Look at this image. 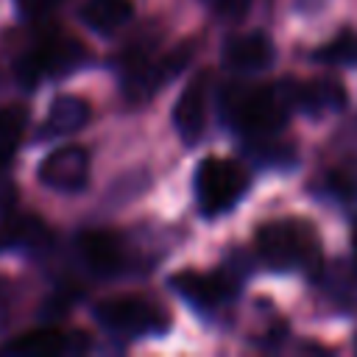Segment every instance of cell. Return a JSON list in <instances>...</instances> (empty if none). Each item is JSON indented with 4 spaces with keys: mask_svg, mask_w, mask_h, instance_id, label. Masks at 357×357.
<instances>
[{
    "mask_svg": "<svg viewBox=\"0 0 357 357\" xmlns=\"http://www.w3.org/2000/svg\"><path fill=\"white\" fill-rule=\"evenodd\" d=\"M223 114L229 126L248 137H273L287 123L293 106L284 81L279 84H229L220 95Z\"/></svg>",
    "mask_w": 357,
    "mask_h": 357,
    "instance_id": "1",
    "label": "cell"
},
{
    "mask_svg": "<svg viewBox=\"0 0 357 357\" xmlns=\"http://www.w3.org/2000/svg\"><path fill=\"white\" fill-rule=\"evenodd\" d=\"M273 59H276V47L271 42V36H265L262 31L234 33L223 42V64L229 70L257 73V70L271 67Z\"/></svg>",
    "mask_w": 357,
    "mask_h": 357,
    "instance_id": "11",
    "label": "cell"
},
{
    "mask_svg": "<svg viewBox=\"0 0 357 357\" xmlns=\"http://www.w3.org/2000/svg\"><path fill=\"white\" fill-rule=\"evenodd\" d=\"M86 349L84 337L75 335H64L59 329H36V332H25L14 340H8L3 346L6 354L14 357H56V354H73Z\"/></svg>",
    "mask_w": 357,
    "mask_h": 357,
    "instance_id": "12",
    "label": "cell"
},
{
    "mask_svg": "<svg viewBox=\"0 0 357 357\" xmlns=\"http://www.w3.org/2000/svg\"><path fill=\"white\" fill-rule=\"evenodd\" d=\"M190 59V50L187 53H173L167 59H151L148 53H126L123 61H120V70H123V92L131 98V100H145L148 95L156 92V86H162L167 78H173L184 61Z\"/></svg>",
    "mask_w": 357,
    "mask_h": 357,
    "instance_id": "6",
    "label": "cell"
},
{
    "mask_svg": "<svg viewBox=\"0 0 357 357\" xmlns=\"http://www.w3.org/2000/svg\"><path fill=\"white\" fill-rule=\"evenodd\" d=\"M89 120V103L78 95H59L45 117L42 137H67L78 128H84Z\"/></svg>",
    "mask_w": 357,
    "mask_h": 357,
    "instance_id": "14",
    "label": "cell"
},
{
    "mask_svg": "<svg viewBox=\"0 0 357 357\" xmlns=\"http://www.w3.org/2000/svg\"><path fill=\"white\" fill-rule=\"evenodd\" d=\"M78 14L89 31L114 33L134 17V3L131 0H86Z\"/></svg>",
    "mask_w": 357,
    "mask_h": 357,
    "instance_id": "15",
    "label": "cell"
},
{
    "mask_svg": "<svg viewBox=\"0 0 357 357\" xmlns=\"http://www.w3.org/2000/svg\"><path fill=\"white\" fill-rule=\"evenodd\" d=\"M212 3H215L218 11H223V14H229V17H240V14H245L248 6H251V0H212Z\"/></svg>",
    "mask_w": 357,
    "mask_h": 357,
    "instance_id": "21",
    "label": "cell"
},
{
    "mask_svg": "<svg viewBox=\"0 0 357 357\" xmlns=\"http://www.w3.org/2000/svg\"><path fill=\"white\" fill-rule=\"evenodd\" d=\"M59 6H61V0H17V8H20L25 17H31V20L47 17V14L56 11Z\"/></svg>",
    "mask_w": 357,
    "mask_h": 357,
    "instance_id": "20",
    "label": "cell"
},
{
    "mask_svg": "<svg viewBox=\"0 0 357 357\" xmlns=\"http://www.w3.org/2000/svg\"><path fill=\"white\" fill-rule=\"evenodd\" d=\"M47 237H50V231L42 223V218H36V215H17V218H11L8 223L0 226V251L33 248V245L47 243Z\"/></svg>",
    "mask_w": 357,
    "mask_h": 357,
    "instance_id": "16",
    "label": "cell"
},
{
    "mask_svg": "<svg viewBox=\"0 0 357 357\" xmlns=\"http://www.w3.org/2000/svg\"><path fill=\"white\" fill-rule=\"evenodd\" d=\"M257 254L271 271L318 268L321 243L304 220H271L257 231Z\"/></svg>",
    "mask_w": 357,
    "mask_h": 357,
    "instance_id": "2",
    "label": "cell"
},
{
    "mask_svg": "<svg viewBox=\"0 0 357 357\" xmlns=\"http://www.w3.org/2000/svg\"><path fill=\"white\" fill-rule=\"evenodd\" d=\"M39 181L56 192H78L89 178V153L81 145H64L50 151L39 162Z\"/></svg>",
    "mask_w": 357,
    "mask_h": 357,
    "instance_id": "8",
    "label": "cell"
},
{
    "mask_svg": "<svg viewBox=\"0 0 357 357\" xmlns=\"http://www.w3.org/2000/svg\"><path fill=\"white\" fill-rule=\"evenodd\" d=\"M25 126H28V114L22 106H3L0 109V173L8 170Z\"/></svg>",
    "mask_w": 357,
    "mask_h": 357,
    "instance_id": "17",
    "label": "cell"
},
{
    "mask_svg": "<svg viewBox=\"0 0 357 357\" xmlns=\"http://www.w3.org/2000/svg\"><path fill=\"white\" fill-rule=\"evenodd\" d=\"M84 61H86V50L75 39L64 33H50L17 61V78L25 86H36L42 78L67 75L78 70Z\"/></svg>",
    "mask_w": 357,
    "mask_h": 357,
    "instance_id": "5",
    "label": "cell"
},
{
    "mask_svg": "<svg viewBox=\"0 0 357 357\" xmlns=\"http://www.w3.org/2000/svg\"><path fill=\"white\" fill-rule=\"evenodd\" d=\"M195 201H198V212H204L206 218H218L223 212H229L248 190V176L245 170L231 162V159H220V156H206L198 167H195Z\"/></svg>",
    "mask_w": 357,
    "mask_h": 357,
    "instance_id": "3",
    "label": "cell"
},
{
    "mask_svg": "<svg viewBox=\"0 0 357 357\" xmlns=\"http://www.w3.org/2000/svg\"><path fill=\"white\" fill-rule=\"evenodd\" d=\"M293 109L301 112H337L346 103V89L340 81L315 78V81H284Z\"/></svg>",
    "mask_w": 357,
    "mask_h": 357,
    "instance_id": "13",
    "label": "cell"
},
{
    "mask_svg": "<svg viewBox=\"0 0 357 357\" xmlns=\"http://www.w3.org/2000/svg\"><path fill=\"white\" fill-rule=\"evenodd\" d=\"M78 254L84 265L98 276H120L128 268V251L120 234L92 229L78 234Z\"/></svg>",
    "mask_w": 357,
    "mask_h": 357,
    "instance_id": "10",
    "label": "cell"
},
{
    "mask_svg": "<svg viewBox=\"0 0 357 357\" xmlns=\"http://www.w3.org/2000/svg\"><path fill=\"white\" fill-rule=\"evenodd\" d=\"M95 321L117 337H153L170 329L167 312L139 296H114L95 307Z\"/></svg>",
    "mask_w": 357,
    "mask_h": 357,
    "instance_id": "4",
    "label": "cell"
},
{
    "mask_svg": "<svg viewBox=\"0 0 357 357\" xmlns=\"http://www.w3.org/2000/svg\"><path fill=\"white\" fill-rule=\"evenodd\" d=\"M170 287L195 310H215L223 301L234 298L237 279L229 271L215 273H198V271H181L170 279Z\"/></svg>",
    "mask_w": 357,
    "mask_h": 357,
    "instance_id": "7",
    "label": "cell"
},
{
    "mask_svg": "<svg viewBox=\"0 0 357 357\" xmlns=\"http://www.w3.org/2000/svg\"><path fill=\"white\" fill-rule=\"evenodd\" d=\"M318 61L324 64H335V67H346V64H357V33L354 31H340L335 39H329L318 53Z\"/></svg>",
    "mask_w": 357,
    "mask_h": 357,
    "instance_id": "18",
    "label": "cell"
},
{
    "mask_svg": "<svg viewBox=\"0 0 357 357\" xmlns=\"http://www.w3.org/2000/svg\"><path fill=\"white\" fill-rule=\"evenodd\" d=\"M351 251H354V262H357V223L351 229Z\"/></svg>",
    "mask_w": 357,
    "mask_h": 357,
    "instance_id": "23",
    "label": "cell"
},
{
    "mask_svg": "<svg viewBox=\"0 0 357 357\" xmlns=\"http://www.w3.org/2000/svg\"><path fill=\"white\" fill-rule=\"evenodd\" d=\"M11 201H14V187L6 181V173H0V212L8 209Z\"/></svg>",
    "mask_w": 357,
    "mask_h": 357,
    "instance_id": "22",
    "label": "cell"
},
{
    "mask_svg": "<svg viewBox=\"0 0 357 357\" xmlns=\"http://www.w3.org/2000/svg\"><path fill=\"white\" fill-rule=\"evenodd\" d=\"M326 184H329L332 195H337V198H354V195H357V178H354L351 173L335 170V173L326 176Z\"/></svg>",
    "mask_w": 357,
    "mask_h": 357,
    "instance_id": "19",
    "label": "cell"
},
{
    "mask_svg": "<svg viewBox=\"0 0 357 357\" xmlns=\"http://www.w3.org/2000/svg\"><path fill=\"white\" fill-rule=\"evenodd\" d=\"M209 92H212V73L204 70L184 86V92L173 106V126L187 145H195L204 137L206 114H209Z\"/></svg>",
    "mask_w": 357,
    "mask_h": 357,
    "instance_id": "9",
    "label": "cell"
}]
</instances>
